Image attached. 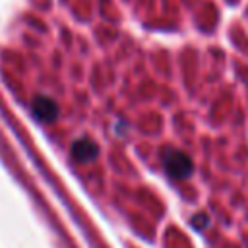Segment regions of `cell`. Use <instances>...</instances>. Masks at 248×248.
<instances>
[{
  "instance_id": "6da1fadb",
  "label": "cell",
  "mask_w": 248,
  "mask_h": 248,
  "mask_svg": "<svg viewBox=\"0 0 248 248\" xmlns=\"http://www.w3.org/2000/svg\"><path fill=\"white\" fill-rule=\"evenodd\" d=\"M161 163H163L167 174L172 176V178H176V180L190 178L192 172H194L192 159L184 151H180L176 147H165L161 151Z\"/></svg>"
},
{
  "instance_id": "7a4b0ae2",
  "label": "cell",
  "mask_w": 248,
  "mask_h": 248,
  "mask_svg": "<svg viewBox=\"0 0 248 248\" xmlns=\"http://www.w3.org/2000/svg\"><path fill=\"white\" fill-rule=\"evenodd\" d=\"M70 151H72V157L78 163H91L99 155V145L89 138H79L72 143Z\"/></svg>"
},
{
  "instance_id": "3957f363",
  "label": "cell",
  "mask_w": 248,
  "mask_h": 248,
  "mask_svg": "<svg viewBox=\"0 0 248 248\" xmlns=\"http://www.w3.org/2000/svg\"><path fill=\"white\" fill-rule=\"evenodd\" d=\"M31 110L33 114L43 120V122H52L56 120L58 116V105L50 99V97H45V95H39L33 99V105H31Z\"/></svg>"
},
{
  "instance_id": "277c9868",
  "label": "cell",
  "mask_w": 248,
  "mask_h": 248,
  "mask_svg": "<svg viewBox=\"0 0 248 248\" xmlns=\"http://www.w3.org/2000/svg\"><path fill=\"white\" fill-rule=\"evenodd\" d=\"M192 225L196 227V229H205L207 225H209V217L205 215V213H198V215H194V219H192Z\"/></svg>"
}]
</instances>
